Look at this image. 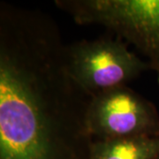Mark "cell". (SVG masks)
Wrapping results in <instances>:
<instances>
[{
	"mask_svg": "<svg viewBox=\"0 0 159 159\" xmlns=\"http://www.w3.org/2000/svg\"><path fill=\"white\" fill-rule=\"evenodd\" d=\"M44 11L0 4V159H89L92 97L69 74Z\"/></svg>",
	"mask_w": 159,
	"mask_h": 159,
	"instance_id": "obj_1",
	"label": "cell"
},
{
	"mask_svg": "<svg viewBox=\"0 0 159 159\" xmlns=\"http://www.w3.org/2000/svg\"><path fill=\"white\" fill-rule=\"evenodd\" d=\"M80 25H100L135 46L159 83V0H56Z\"/></svg>",
	"mask_w": 159,
	"mask_h": 159,
	"instance_id": "obj_2",
	"label": "cell"
},
{
	"mask_svg": "<svg viewBox=\"0 0 159 159\" xmlns=\"http://www.w3.org/2000/svg\"><path fill=\"white\" fill-rule=\"evenodd\" d=\"M66 63L71 77L91 97L128 82L150 69L120 38L82 40L66 45Z\"/></svg>",
	"mask_w": 159,
	"mask_h": 159,
	"instance_id": "obj_3",
	"label": "cell"
},
{
	"mask_svg": "<svg viewBox=\"0 0 159 159\" xmlns=\"http://www.w3.org/2000/svg\"><path fill=\"white\" fill-rule=\"evenodd\" d=\"M87 128L93 141L159 137V113L154 103L127 86L91 98Z\"/></svg>",
	"mask_w": 159,
	"mask_h": 159,
	"instance_id": "obj_4",
	"label": "cell"
},
{
	"mask_svg": "<svg viewBox=\"0 0 159 159\" xmlns=\"http://www.w3.org/2000/svg\"><path fill=\"white\" fill-rule=\"evenodd\" d=\"M159 154V137H126L93 141L89 159H155Z\"/></svg>",
	"mask_w": 159,
	"mask_h": 159,
	"instance_id": "obj_5",
	"label": "cell"
},
{
	"mask_svg": "<svg viewBox=\"0 0 159 159\" xmlns=\"http://www.w3.org/2000/svg\"><path fill=\"white\" fill-rule=\"evenodd\" d=\"M155 159H159V154H158V156H157V157Z\"/></svg>",
	"mask_w": 159,
	"mask_h": 159,
	"instance_id": "obj_6",
	"label": "cell"
}]
</instances>
